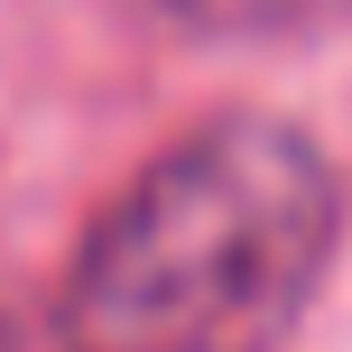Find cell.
Here are the masks:
<instances>
[{
  "mask_svg": "<svg viewBox=\"0 0 352 352\" xmlns=\"http://www.w3.org/2000/svg\"><path fill=\"white\" fill-rule=\"evenodd\" d=\"M158 28H195V37H250V28H297V19L334 10V0H130Z\"/></svg>",
  "mask_w": 352,
  "mask_h": 352,
  "instance_id": "7a4b0ae2",
  "label": "cell"
},
{
  "mask_svg": "<svg viewBox=\"0 0 352 352\" xmlns=\"http://www.w3.org/2000/svg\"><path fill=\"white\" fill-rule=\"evenodd\" d=\"M0 352H10V316H0Z\"/></svg>",
  "mask_w": 352,
  "mask_h": 352,
  "instance_id": "3957f363",
  "label": "cell"
},
{
  "mask_svg": "<svg viewBox=\"0 0 352 352\" xmlns=\"http://www.w3.org/2000/svg\"><path fill=\"white\" fill-rule=\"evenodd\" d=\"M334 241V158L287 111H213L74 241L56 352H287Z\"/></svg>",
  "mask_w": 352,
  "mask_h": 352,
  "instance_id": "6da1fadb",
  "label": "cell"
}]
</instances>
